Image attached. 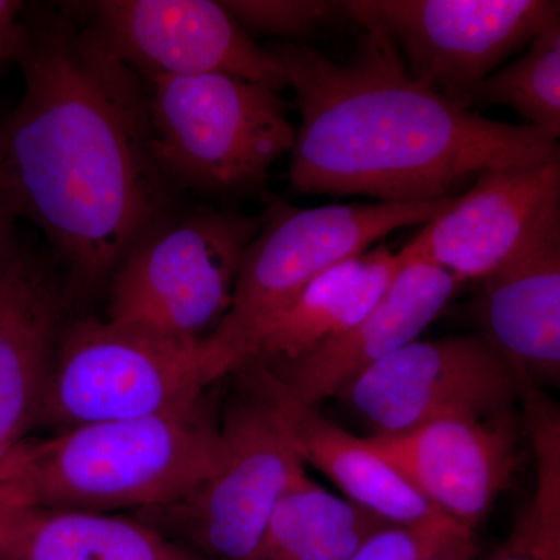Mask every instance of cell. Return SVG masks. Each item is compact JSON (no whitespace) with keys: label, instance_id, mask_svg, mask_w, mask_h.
<instances>
[{"label":"cell","instance_id":"3957f363","mask_svg":"<svg viewBox=\"0 0 560 560\" xmlns=\"http://www.w3.org/2000/svg\"><path fill=\"white\" fill-rule=\"evenodd\" d=\"M223 455L220 418L206 396L167 415L88 423L25 441L0 470V506L161 510L208 480Z\"/></svg>","mask_w":560,"mask_h":560},{"label":"cell","instance_id":"7c38bea8","mask_svg":"<svg viewBox=\"0 0 560 560\" xmlns=\"http://www.w3.org/2000/svg\"><path fill=\"white\" fill-rule=\"evenodd\" d=\"M560 212V150L550 160L481 173L400 249L459 283L492 279L528 253Z\"/></svg>","mask_w":560,"mask_h":560},{"label":"cell","instance_id":"ffe728a7","mask_svg":"<svg viewBox=\"0 0 560 560\" xmlns=\"http://www.w3.org/2000/svg\"><path fill=\"white\" fill-rule=\"evenodd\" d=\"M386 523L301 475L272 511L248 560H348Z\"/></svg>","mask_w":560,"mask_h":560},{"label":"cell","instance_id":"8992f818","mask_svg":"<svg viewBox=\"0 0 560 560\" xmlns=\"http://www.w3.org/2000/svg\"><path fill=\"white\" fill-rule=\"evenodd\" d=\"M260 221L230 210L168 213L110 276L106 319L175 340L212 337L231 311Z\"/></svg>","mask_w":560,"mask_h":560},{"label":"cell","instance_id":"30bf717a","mask_svg":"<svg viewBox=\"0 0 560 560\" xmlns=\"http://www.w3.org/2000/svg\"><path fill=\"white\" fill-rule=\"evenodd\" d=\"M340 397L374 430L396 436L448 416L512 410L517 381L482 335L416 340L364 371Z\"/></svg>","mask_w":560,"mask_h":560},{"label":"cell","instance_id":"4fadbf2b","mask_svg":"<svg viewBox=\"0 0 560 560\" xmlns=\"http://www.w3.org/2000/svg\"><path fill=\"white\" fill-rule=\"evenodd\" d=\"M518 422L514 411L448 416L396 436H370L445 517L474 530L518 464Z\"/></svg>","mask_w":560,"mask_h":560},{"label":"cell","instance_id":"52a82bcc","mask_svg":"<svg viewBox=\"0 0 560 560\" xmlns=\"http://www.w3.org/2000/svg\"><path fill=\"white\" fill-rule=\"evenodd\" d=\"M455 198L352 202L298 209L271 201L243 257L234 301L212 335L245 366L265 327L324 271L366 253L401 228L430 223Z\"/></svg>","mask_w":560,"mask_h":560},{"label":"cell","instance_id":"cb8c5ba5","mask_svg":"<svg viewBox=\"0 0 560 560\" xmlns=\"http://www.w3.org/2000/svg\"><path fill=\"white\" fill-rule=\"evenodd\" d=\"M470 537L474 530L447 517L419 525H386L348 560H429Z\"/></svg>","mask_w":560,"mask_h":560},{"label":"cell","instance_id":"44dd1931","mask_svg":"<svg viewBox=\"0 0 560 560\" xmlns=\"http://www.w3.org/2000/svg\"><path fill=\"white\" fill-rule=\"evenodd\" d=\"M536 485L510 536L489 560H560V400L515 372Z\"/></svg>","mask_w":560,"mask_h":560},{"label":"cell","instance_id":"6da1fadb","mask_svg":"<svg viewBox=\"0 0 560 560\" xmlns=\"http://www.w3.org/2000/svg\"><path fill=\"white\" fill-rule=\"evenodd\" d=\"M16 60L24 92L0 124V171L72 290L94 289L172 213L151 149L149 81L72 18L25 31Z\"/></svg>","mask_w":560,"mask_h":560},{"label":"cell","instance_id":"7a4b0ae2","mask_svg":"<svg viewBox=\"0 0 560 560\" xmlns=\"http://www.w3.org/2000/svg\"><path fill=\"white\" fill-rule=\"evenodd\" d=\"M361 28L355 57L335 62L307 44L272 54L301 124L290 184L304 195L431 202L459 197L481 173L539 164L560 140L534 125L490 120L408 73L370 2H346Z\"/></svg>","mask_w":560,"mask_h":560},{"label":"cell","instance_id":"d4e9b609","mask_svg":"<svg viewBox=\"0 0 560 560\" xmlns=\"http://www.w3.org/2000/svg\"><path fill=\"white\" fill-rule=\"evenodd\" d=\"M21 11V2L0 0V66L20 54L25 36Z\"/></svg>","mask_w":560,"mask_h":560},{"label":"cell","instance_id":"9c48e42d","mask_svg":"<svg viewBox=\"0 0 560 560\" xmlns=\"http://www.w3.org/2000/svg\"><path fill=\"white\" fill-rule=\"evenodd\" d=\"M408 73L470 109L482 84L560 14V0L370 2Z\"/></svg>","mask_w":560,"mask_h":560},{"label":"cell","instance_id":"9a60e30c","mask_svg":"<svg viewBox=\"0 0 560 560\" xmlns=\"http://www.w3.org/2000/svg\"><path fill=\"white\" fill-rule=\"evenodd\" d=\"M458 287V280L436 265L401 257L396 279L366 318L305 359L268 372L291 396L316 408L340 396L374 364L419 340Z\"/></svg>","mask_w":560,"mask_h":560},{"label":"cell","instance_id":"ba28073f","mask_svg":"<svg viewBox=\"0 0 560 560\" xmlns=\"http://www.w3.org/2000/svg\"><path fill=\"white\" fill-rule=\"evenodd\" d=\"M237 374L242 388L220 418L219 469L178 503L140 512L206 560H248L280 499L305 471L256 372L245 366Z\"/></svg>","mask_w":560,"mask_h":560},{"label":"cell","instance_id":"e0dca14e","mask_svg":"<svg viewBox=\"0 0 560 560\" xmlns=\"http://www.w3.org/2000/svg\"><path fill=\"white\" fill-rule=\"evenodd\" d=\"M260 378L302 463L311 464L340 488L346 499L390 525H419L445 518L368 438H357L302 404L256 364ZM448 518V517H447Z\"/></svg>","mask_w":560,"mask_h":560},{"label":"cell","instance_id":"8fae6325","mask_svg":"<svg viewBox=\"0 0 560 560\" xmlns=\"http://www.w3.org/2000/svg\"><path fill=\"white\" fill-rule=\"evenodd\" d=\"M90 24L110 50L147 81L209 73L289 88L271 49L243 31L223 2L213 0H102Z\"/></svg>","mask_w":560,"mask_h":560},{"label":"cell","instance_id":"277c9868","mask_svg":"<svg viewBox=\"0 0 560 560\" xmlns=\"http://www.w3.org/2000/svg\"><path fill=\"white\" fill-rule=\"evenodd\" d=\"M237 371L213 337L184 341L109 319H70L36 427L61 431L184 410Z\"/></svg>","mask_w":560,"mask_h":560},{"label":"cell","instance_id":"d6986e66","mask_svg":"<svg viewBox=\"0 0 560 560\" xmlns=\"http://www.w3.org/2000/svg\"><path fill=\"white\" fill-rule=\"evenodd\" d=\"M0 560H206L114 512L0 506Z\"/></svg>","mask_w":560,"mask_h":560},{"label":"cell","instance_id":"603a6c76","mask_svg":"<svg viewBox=\"0 0 560 560\" xmlns=\"http://www.w3.org/2000/svg\"><path fill=\"white\" fill-rule=\"evenodd\" d=\"M223 5L250 38L301 39L349 16L346 2L327 0H231Z\"/></svg>","mask_w":560,"mask_h":560},{"label":"cell","instance_id":"5bb4252c","mask_svg":"<svg viewBox=\"0 0 560 560\" xmlns=\"http://www.w3.org/2000/svg\"><path fill=\"white\" fill-rule=\"evenodd\" d=\"M72 294L22 250L0 275V470L36 427Z\"/></svg>","mask_w":560,"mask_h":560},{"label":"cell","instance_id":"484cf974","mask_svg":"<svg viewBox=\"0 0 560 560\" xmlns=\"http://www.w3.org/2000/svg\"><path fill=\"white\" fill-rule=\"evenodd\" d=\"M20 215H18L2 171H0V275L9 267L10 261L20 250L14 245V221Z\"/></svg>","mask_w":560,"mask_h":560},{"label":"cell","instance_id":"2e32d148","mask_svg":"<svg viewBox=\"0 0 560 560\" xmlns=\"http://www.w3.org/2000/svg\"><path fill=\"white\" fill-rule=\"evenodd\" d=\"M480 287L482 337L512 371L560 389V212L528 253Z\"/></svg>","mask_w":560,"mask_h":560},{"label":"cell","instance_id":"5b68a950","mask_svg":"<svg viewBox=\"0 0 560 560\" xmlns=\"http://www.w3.org/2000/svg\"><path fill=\"white\" fill-rule=\"evenodd\" d=\"M151 149L171 186L256 189L296 139L279 91L209 73L149 80Z\"/></svg>","mask_w":560,"mask_h":560},{"label":"cell","instance_id":"4316f807","mask_svg":"<svg viewBox=\"0 0 560 560\" xmlns=\"http://www.w3.org/2000/svg\"><path fill=\"white\" fill-rule=\"evenodd\" d=\"M475 558V541L474 537L456 544L455 547L440 552L429 560H474Z\"/></svg>","mask_w":560,"mask_h":560},{"label":"cell","instance_id":"ac0fdd59","mask_svg":"<svg viewBox=\"0 0 560 560\" xmlns=\"http://www.w3.org/2000/svg\"><path fill=\"white\" fill-rule=\"evenodd\" d=\"M400 267V250L382 245L324 271L265 327L245 366L280 370L337 340L374 311Z\"/></svg>","mask_w":560,"mask_h":560},{"label":"cell","instance_id":"7402d4cb","mask_svg":"<svg viewBox=\"0 0 560 560\" xmlns=\"http://www.w3.org/2000/svg\"><path fill=\"white\" fill-rule=\"evenodd\" d=\"M477 103L506 106L560 140V14L478 91Z\"/></svg>","mask_w":560,"mask_h":560}]
</instances>
